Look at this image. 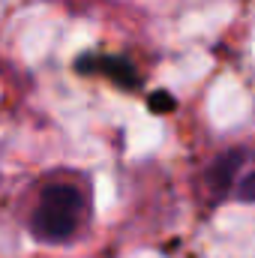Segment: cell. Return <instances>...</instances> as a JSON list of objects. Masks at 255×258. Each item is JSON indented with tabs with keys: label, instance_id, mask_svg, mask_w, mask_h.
Wrapping results in <instances>:
<instances>
[{
	"label": "cell",
	"instance_id": "cell-2",
	"mask_svg": "<svg viewBox=\"0 0 255 258\" xmlns=\"http://www.w3.org/2000/svg\"><path fill=\"white\" fill-rule=\"evenodd\" d=\"M207 186L216 198L255 204V150L234 147L213 159V165L207 168Z\"/></svg>",
	"mask_w": 255,
	"mask_h": 258
},
{
	"label": "cell",
	"instance_id": "cell-1",
	"mask_svg": "<svg viewBox=\"0 0 255 258\" xmlns=\"http://www.w3.org/2000/svg\"><path fill=\"white\" fill-rule=\"evenodd\" d=\"M87 213H90L87 192L72 180H54L45 183L39 192V201L30 213V231L42 243H66L84 228Z\"/></svg>",
	"mask_w": 255,
	"mask_h": 258
}]
</instances>
